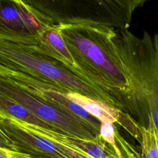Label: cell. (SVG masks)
Returning a JSON list of instances; mask_svg holds the SVG:
<instances>
[{
  "mask_svg": "<svg viewBox=\"0 0 158 158\" xmlns=\"http://www.w3.org/2000/svg\"><path fill=\"white\" fill-rule=\"evenodd\" d=\"M0 114L61 133L53 127L36 117L18 102L1 93H0Z\"/></svg>",
  "mask_w": 158,
  "mask_h": 158,
  "instance_id": "8fae6325",
  "label": "cell"
},
{
  "mask_svg": "<svg viewBox=\"0 0 158 158\" xmlns=\"http://www.w3.org/2000/svg\"><path fill=\"white\" fill-rule=\"evenodd\" d=\"M37 46L43 53L82 77L59 34L56 25L50 27L44 32Z\"/></svg>",
  "mask_w": 158,
  "mask_h": 158,
  "instance_id": "9c48e42d",
  "label": "cell"
},
{
  "mask_svg": "<svg viewBox=\"0 0 158 158\" xmlns=\"http://www.w3.org/2000/svg\"><path fill=\"white\" fill-rule=\"evenodd\" d=\"M56 26L80 74L127 112L130 86L112 41L115 28L101 24Z\"/></svg>",
  "mask_w": 158,
  "mask_h": 158,
  "instance_id": "6da1fadb",
  "label": "cell"
},
{
  "mask_svg": "<svg viewBox=\"0 0 158 158\" xmlns=\"http://www.w3.org/2000/svg\"><path fill=\"white\" fill-rule=\"evenodd\" d=\"M10 151L9 150L0 148V158H9Z\"/></svg>",
  "mask_w": 158,
  "mask_h": 158,
  "instance_id": "ac0fdd59",
  "label": "cell"
},
{
  "mask_svg": "<svg viewBox=\"0 0 158 158\" xmlns=\"http://www.w3.org/2000/svg\"><path fill=\"white\" fill-rule=\"evenodd\" d=\"M148 124L139 125L141 149L143 158H158V131L151 115L147 117Z\"/></svg>",
  "mask_w": 158,
  "mask_h": 158,
  "instance_id": "7c38bea8",
  "label": "cell"
},
{
  "mask_svg": "<svg viewBox=\"0 0 158 158\" xmlns=\"http://www.w3.org/2000/svg\"><path fill=\"white\" fill-rule=\"evenodd\" d=\"M112 41L127 75V112L151 115L158 131V33L138 36L128 28L115 29Z\"/></svg>",
  "mask_w": 158,
  "mask_h": 158,
  "instance_id": "7a4b0ae2",
  "label": "cell"
},
{
  "mask_svg": "<svg viewBox=\"0 0 158 158\" xmlns=\"http://www.w3.org/2000/svg\"><path fill=\"white\" fill-rule=\"evenodd\" d=\"M115 130L116 128L112 123H101L99 130V135L101 137L113 148L115 154L117 156H120V152L115 141Z\"/></svg>",
  "mask_w": 158,
  "mask_h": 158,
  "instance_id": "5bb4252c",
  "label": "cell"
},
{
  "mask_svg": "<svg viewBox=\"0 0 158 158\" xmlns=\"http://www.w3.org/2000/svg\"><path fill=\"white\" fill-rule=\"evenodd\" d=\"M52 25L25 0H0V40L37 46Z\"/></svg>",
  "mask_w": 158,
  "mask_h": 158,
  "instance_id": "8992f818",
  "label": "cell"
},
{
  "mask_svg": "<svg viewBox=\"0 0 158 158\" xmlns=\"http://www.w3.org/2000/svg\"><path fill=\"white\" fill-rule=\"evenodd\" d=\"M69 99L77 104L101 123L118 122L120 111L117 108L96 99L70 91L65 94Z\"/></svg>",
  "mask_w": 158,
  "mask_h": 158,
  "instance_id": "30bf717a",
  "label": "cell"
},
{
  "mask_svg": "<svg viewBox=\"0 0 158 158\" xmlns=\"http://www.w3.org/2000/svg\"><path fill=\"white\" fill-rule=\"evenodd\" d=\"M9 158H36L31 156H30L28 155L20 153L17 151H10V157Z\"/></svg>",
  "mask_w": 158,
  "mask_h": 158,
  "instance_id": "e0dca14e",
  "label": "cell"
},
{
  "mask_svg": "<svg viewBox=\"0 0 158 158\" xmlns=\"http://www.w3.org/2000/svg\"><path fill=\"white\" fill-rule=\"evenodd\" d=\"M20 72H17L9 68L3 66L2 65L0 64V77L8 78L10 80H15L18 75H20Z\"/></svg>",
  "mask_w": 158,
  "mask_h": 158,
  "instance_id": "9a60e30c",
  "label": "cell"
},
{
  "mask_svg": "<svg viewBox=\"0 0 158 158\" xmlns=\"http://www.w3.org/2000/svg\"><path fill=\"white\" fill-rule=\"evenodd\" d=\"M0 64L56 86L65 93H78L115 107L114 102L104 93L77 73L43 53L38 46L0 40Z\"/></svg>",
  "mask_w": 158,
  "mask_h": 158,
  "instance_id": "3957f363",
  "label": "cell"
},
{
  "mask_svg": "<svg viewBox=\"0 0 158 158\" xmlns=\"http://www.w3.org/2000/svg\"><path fill=\"white\" fill-rule=\"evenodd\" d=\"M0 93L18 102L61 133L85 139H93L99 135V131L85 120L11 80L0 77Z\"/></svg>",
  "mask_w": 158,
  "mask_h": 158,
  "instance_id": "5b68a950",
  "label": "cell"
},
{
  "mask_svg": "<svg viewBox=\"0 0 158 158\" xmlns=\"http://www.w3.org/2000/svg\"><path fill=\"white\" fill-rule=\"evenodd\" d=\"M0 130L15 151L36 158H86L79 153L39 136L15 118L0 114Z\"/></svg>",
  "mask_w": 158,
  "mask_h": 158,
  "instance_id": "52a82bcc",
  "label": "cell"
},
{
  "mask_svg": "<svg viewBox=\"0 0 158 158\" xmlns=\"http://www.w3.org/2000/svg\"><path fill=\"white\" fill-rule=\"evenodd\" d=\"M115 138L120 155L117 156L113 148L108 144L109 156L107 158H143L141 153H139L133 145L123 138L117 130H115Z\"/></svg>",
  "mask_w": 158,
  "mask_h": 158,
  "instance_id": "4fadbf2b",
  "label": "cell"
},
{
  "mask_svg": "<svg viewBox=\"0 0 158 158\" xmlns=\"http://www.w3.org/2000/svg\"><path fill=\"white\" fill-rule=\"evenodd\" d=\"M16 120L23 127L39 136L55 144L72 149L86 158H107L109 156L108 144L100 135L93 139H85Z\"/></svg>",
  "mask_w": 158,
  "mask_h": 158,
  "instance_id": "ba28073f",
  "label": "cell"
},
{
  "mask_svg": "<svg viewBox=\"0 0 158 158\" xmlns=\"http://www.w3.org/2000/svg\"><path fill=\"white\" fill-rule=\"evenodd\" d=\"M54 25L101 24L128 28L135 10L149 0H25Z\"/></svg>",
  "mask_w": 158,
  "mask_h": 158,
  "instance_id": "277c9868",
  "label": "cell"
},
{
  "mask_svg": "<svg viewBox=\"0 0 158 158\" xmlns=\"http://www.w3.org/2000/svg\"><path fill=\"white\" fill-rule=\"evenodd\" d=\"M0 148L9 150V151H15L14 147L12 144V143L9 141V140L6 138V136L3 134V133L0 130Z\"/></svg>",
  "mask_w": 158,
  "mask_h": 158,
  "instance_id": "2e32d148",
  "label": "cell"
}]
</instances>
